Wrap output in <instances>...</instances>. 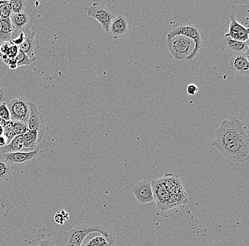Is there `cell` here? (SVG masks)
Here are the masks:
<instances>
[{
  "label": "cell",
  "mask_w": 249,
  "mask_h": 246,
  "mask_svg": "<svg viewBox=\"0 0 249 246\" xmlns=\"http://www.w3.org/2000/svg\"><path fill=\"white\" fill-rule=\"evenodd\" d=\"M225 37L241 42H249V31L248 28L243 26L238 22L234 15H230L229 32L225 34Z\"/></svg>",
  "instance_id": "obj_11"
},
{
  "label": "cell",
  "mask_w": 249,
  "mask_h": 246,
  "mask_svg": "<svg viewBox=\"0 0 249 246\" xmlns=\"http://www.w3.org/2000/svg\"><path fill=\"white\" fill-rule=\"evenodd\" d=\"M26 1L24 0H11L9 1L12 14H18L24 12Z\"/></svg>",
  "instance_id": "obj_23"
},
{
  "label": "cell",
  "mask_w": 249,
  "mask_h": 246,
  "mask_svg": "<svg viewBox=\"0 0 249 246\" xmlns=\"http://www.w3.org/2000/svg\"><path fill=\"white\" fill-rule=\"evenodd\" d=\"M0 117L5 122L11 121L10 113L6 102H2L0 103Z\"/></svg>",
  "instance_id": "obj_27"
},
{
  "label": "cell",
  "mask_w": 249,
  "mask_h": 246,
  "mask_svg": "<svg viewBox=\"0 0 249 246\" xmlns=\"http://www.w3.org/2000/svg\"><path fill=\"white\" fill-rule=\"evenodd\" d=\"M161 180L170 195H174L185 191L180 176L178 175L167 173L161 177Z\"/></svg>",
  "instance_id": "obj_17"
},
{
  "label": "cell",
  "mask_w": 249,
  "mask_h": 246,
  "mask_svg": "<svg viewBox=\"0 0 249 246\" xmlns=\"http://www.w3.org/2000/svg\"><path fill=\"white\" fill-rule=\"evenodd\" d=\"M10 113L11 121H20L27 124L30 114L29 101L23 98H17L7 104Z\"/></svg>",
  "instance_id": "obj_4"
},
{
  "label": "cell",
  "mask_w": 249,
  "mask_h": 246,
  "mask_svg": "<svg viewBox=\"0 0 249 246\" xmlns=\"http://www.w3.org/2000/svg\"><path fill=\"white\" fill-rule=\"evenodd\" d=\"M54 221L56 224H59V225H63L64 223L66 222L64 219L63 216L60 211H58V212L56 213L54 216Z\"/></svg>",
  "instance_id": "obj_33"
},
{
  "label": "cell",
  "mask_w": 249,
  "mask_h": 246,
  "mask_svg": "<svg viewBox=\"0 0 249 246\" xmlns=\"http://www.w3.org/2000/svg\"><path fill=\"white\" fill-rule=\"evenodd\" d=\"M4 135V129H3V127L0 126V135Z\"/></svg>",
  "instance_id": "obj_38"
},
{
  "label": "cell",
  "mask_w": 249,
  "mask_h": 246,
  "mask_svg": "<svg viewBox=\"0 0 249 246\" xmlns=\"http://www.w3.org/2000/svg\"><path fill=\"white\" fill-rule=\"evenodd\" d=\"M11 169L9 165L3 160L0 155V180L7 181L11 178Z\"/></svg>",
  "instance_id": "obj_22"
},
{
  "label": "cell",
  "mask_w": 249,
  "mask_h": 246,
  "mask_svg": "<svg viewBox=\"0 0 249 246\" xmlns=\"http://www.w3.org/2000/svg\"><path fill=\"white\" fill-rule=\"evenodd\" d=\"M230 66L231 71L241 77L249 76V52L244 54L233 55L230 59Z\"/></svg>",
  "instance_id": "obj_13"
},
{
  "label": "cell",
  "mask_w": 249,
  "mask_h": 246,
  "mask_svg": "<svg viewBox=\"0 0 249 246\" xmlns=\"http://www.w3.org/2000/svg\"><path fill=\"white\" fill-rule=\"evenodd\" d=\"M29 105L30 114L27 122L28 129L29 130L45 132V123L43 116L39 112L36 105L31 102H29Z\"/></svg>",
  "instance_id": "obj_14"
},
{
  "label": "cell",
  "mask_w": 249,
  "mask_h": 246,
  "mask_svg": "<svg viewBox=\"0 0 249 246\" xmlns=\"http://www.w3.org/2000/svg\"><path fill=\"white\" fill-rule=\"evenodd\" d=\"M12 15L9 1H0V19H5Z\"/></svg>",
  "instance_id": "obj_25"
},
{
  "label": "cell",
  "mask_w": 249,
  "mask_h": 246,
  "mask_svg": "<svg viewBox=\"0 0 249 246\" xmlns=\"http://www.w3.org/2000/svg\"><path fill=\"white\" fill-rule=\"evenodd\" d=\"M44 246H58L57 243L50 238H44Z\"/></svg>",
  "instance_id": "obj_34"
},
{
  "label": "cell",
  "mask_w": 249,
  "mask_h": 246,
  "mask_svg": "<svg viewBox=\"0 0 249 246\" xmlns=\"http://www.w3.org/2000/svg\"><path fill=\"white\" fill-rule=\"evenodd\" d=\"M129 31V22L127 18L122 15L113 17L109 26L108 32L114 39L124 38Z\"/></svg>",
  "instance_id": "obj_12"
},
{
  "label": "cell",
  "mask_w": 249,
  "mask_h": 246,
  "mask_svg": "<svg viewBox=\"0 0 249 246\" xmlns=\"http://www.w3.org/2000/svg\"><path fill=\"white\" fill-rule=\"evenodd\" d=\"M7 145V139L4 135H0V149Z\"/></svg>",
  "instance_id": "obj_35"
},
{
  "label": "cell",
  "mask_w": 249,
  "mask_h": 246,
  "mask_svg": "<svg viewBox=\"0 0 249 246\" xmlns=\"http://www.w3.org/2000/svg\"><path fill=\"white\" fill-rule=\"evenodd\" d=\"M12 121V127L16 136L17 135H23L28 132L27 124L20 121Z\"/></svg>",
  "instance_id": "obj_24"
},
{
  "label": "cell",
  "mask_w": 249,
  "mask_h": 246,
  "mask_svg": "<svg viewBox=\"0 0 249 246\" xmlns=\"http://www.w3.org/2000/svg\"><path fill=\"white\" fill-rule=\"evenodd\" d=\"M154 199L157 203V207L161 211L171 209V195L166 189L161 178L151 182Z\"/></svg>",
  "instance_id": "obj_5"
},
{
  "label": "cell",
  "mask_w": 249,
  "mask_h": 246,
  "mask_svg": "<svg viewBox=\"0 0 249 246\" xmlns=\"http://www.w3.org/2000/svg\"><path fill=\"white\" fill-rule=\"evenodd\" d=\"M11 46H12V44L9 42L1 43V44H0V56L7 55Z\"/></svg>",
  "instance_id": "obj_32"
},
{
  "label": "cell",
  "mask_w": 249,
  "mask_h": 246,
  "mask_svg": "<svg viewBox=\"0 0 249 246\" xmlns=\"http://www.w3.org/2000/svg\"><path fill=\"white\" fill-rule=\"evenodd\" d=\"M18 52H19V48L18 46L12 45L8 51L7 56L9 59H15V57L18 55Z\"/></svg>",
  "instance_id": "obj_30"
},
{
  "label": "cell",
  "mask_w": 249,
  "mask_h": 246,
  "mask_svg": "<svg viewBox=\"0 0 249 246\" xmlns=\"http://www.w3.org/2000/svg\"><path fill=\"white\" fill-rule=\"evenodd\" d=\"M86 237L81 246H114L116 238L113 235L111 237L107 238L97 232H93Z\"/></svg>",
  "instance_id": "obj_16"
},
{
  "label": "cell",
  "mask_w": 249,
  "mask_h": 246,
  "mask_svg": "<svg viewBox=\"0 0 249 246\" xmlns=\"http://www.w3.org/2000/svg\"><path fill=\"white\" fill-rule=\"evenodd\" d=\"M93 232L101 233L107 238L111 237L114 235L101 226L87 224L76 225L71 229L64 233L65 246H81L86 237Z\"/></svg>",
  "instance_id": "obj_3"
},
{
  "label": "cell",
  "mask_w": 249,
  "mask_h": 246,
  "mask_svg": "<svg viewBox=\"0 0 249 246\" xmlns=\"http://www.w3.org/2000/svg\"><path fill=\"white\" fill-rule=\"evenodd\" d=\"M45 132L39 131L28 130L26 133L23 134L22 151H27L26 152H31L36 150L37 145L41 142L44 136Z\"/></svg>",
  "instance_id": "obj_15"
},
{
  "label": "cell",
  "mask_w": 249,
  "mask_h": 246,
  "mask_svg": "<svg viewBox=\"0 0 249 246\" xmlns=\"http://www.w3.org/2000/svg\"><path fill=\"white\" fill-rule=\"evenodd\" d=\"M22 136L23 135L15 136L9 144L6 145L5 146L0 149V154L19 152V151H22Z\"/></svg>",
  "instance_id": "obj_21"
},
{
  "label": "cell",
  "mask_w": 249,
  "mask_h": 246,
  "mask_svg": "<svg viewBox=\"0 0 249 246\" xmlns=\"http://www.w3.org/2000/svg\"><path fill=\"white\" fill-rule=\"evenodd\" d=\"M87 16L95 19L99 21L104 31L108 32L110 22L114 17V15L109 9L99 3H93L87 9Z\"/></svg>",
  "instance_id": "obj_6"
},
{
  "label": "cell",
  "mask_w": 249,
  "mask_h": 246,
  "mask_svg": "<svg viewBox=\"0 0 249 246\" xmlns=\"http://www.w3.org/2000/svg\"><path fill=\"white\" fill-rule=\"evenodd\" d=\"M212 146L234 163L249 156V138L245 121L241 116L223 120L216 130Z\"/></svg>",
  "instance_id": "obj_1"
},
{
  "label": "cell",
  "mask_w": 249,
  "mask_h": 246,
  "mask_svg": "<svg viewBox=\"0 0 249 246\" xmlns=\"http://www.w3.org/2000/svg\"><path fill=\"white\" fill-rule=\"evenodd\" d=\"M132 192L136 200L142 205H146L155 201L151 182L146 180L138 182L132 187Z\"/></svg>",
  "instance_id": "obj_9"
},
{
  "label": "cell",
  "mask_w": 249,
  "mask_h": 246,
  "mask_svg": "<svg viewBox=\"0 0 249 246\" xmlns=\"http://www.w3.org/2000/svg\"><path fill=\"white\" fill-rule=\"evenodd\" d=\"M39 149L31 151V152H9V153L0 154L3 160L7 163L9 166L16 165V166H23L29 162L32 161L38 156Z\"/></svg>",
  "instance_id": "obj_8"
},
{
  "label": "cell",
  "mask_w": 249,
  "mask_h": 246,
  "mask_svg": "<svg viewBox=\"0 0 249 246\" xmlns=\"http://www.w3.org/2000/svg\"><path fill=\"white\" fill-rule=\"evenodd\" d=\"M199 88L196 84H189L187 86L186 92L187 94L191 96H194L198 93Z\"/></svg>",
  "instance_id": "obj_31"
},
{
  "label": "cell",
  "mask_w": 249,
  "mask_h": 246,
  "mask_svg": "<svg viewBox=\"0 0 249 246\" xmlns=\"http://www.w3.org/2000/svg\"><path fill=\"white\" fill-rule=\"evenodd\" d=\"M4 123H5V121H3V120L1 119V117H0V126L3 127V126H4Z\"/></svg>",
  "instance_id": "obj_39"
},
{
  "label": "cell",
  "mask_w": 249,
  "mask_h": 246,
  "mask_svg": "<svg viewBox=\"0 0 249 246\" xmlns=\"http://www.w3.org/2000/svg\"><path fill=\"white\" fill-rule=\"evenodd\" d=\"M60 211L62 214V216H63L65 221L68 220V219H70V216L69 213L67 212V211H65L64 209H62L61 211Z\"/></svg>",
  "instance_id": "obj_36"
},
{
  "label": "cell",
  "mask_w": 249,
  "mask_h": 246,
  "mask_svg": "<svg viewBox=\"0 0 249 246\" xmlns=\"http://www.w3.org/2000/svg\"><path fill=\"white\" fill-rule=\"evenodd\" d=\"M25 36L22 31L21 32L18 33V37H15L13 39L11 40L10 43L12 45H15V46H18L19 47L23 42L24 41Z\"/></svg>",
  "instance_id": "obj_29"
},
{
  "label": "cell",
  "mask_w": 249,
  "mask_h": 246,
  "mask_svg": "<svg viewBox=\"0 0 249 246\" xmlns=\"http://www.w3.org/2000/svg\"><path fill=\"white\" fill-rule=\"evenodd\" d=\"M15 34V30L12 27L10 19H0V42H9L14 38V34Z\"/></svg>",
  "instance_id": "obj_19"
},
{
  "label": "cell",
  "mask_w": 249,
  "mask_h": 246,
  "mask_svg": "<svg viewBox=\"0 0 249 246\" xmlns=\"http://www.w3.org/2000/svg\"><path fill=\"white\" fill-rule=\"evenodd\" d=\"M44 235L42 233H38L37 236L33 238L30 242L29 246H44Z\"/></svg>",
  "instance_id": "obj_28"
},
{
  "label": "cell",
  "mask_w": 249,
  "mask_h": 246,
  "mask_svg": "<svg viewBox=\"0 0 249 246\" xmlns=\"http://www.w3.org/2000/svg\"><path fill=\"white\" fill-rule=\"evenodd\" d=\"M166 44L171 56L179 61L194 60L201 48L194 40L181 35L167 37Z\"/></svg>",
  "instance_id": "obj_2"
},
{
  "label": "cell",
  "mask_w": 249,
  "mask_h": 246,
  "mask_svg": "<svg viewBox=\"0 0 249 246\" xmlns=\"http://www.w3.org/2000/svg\"><path fill=\"white\" fill-rule=\"evenodd\" d=\"M3 99H4V92H3L2 89L0 87V103L2 102Z\"/></svg>",
  "instance_id": "obj_37"
},
{
  "label": "cell",
  "mask_w": 249,
  "mask_h": 246,
  "mask_svg": "<svg viewBox=\"0 0 249 246\" xmlns=\"http://www.w3.org/2000/svg\"><path fill=\"white\" fill-rule=\"evenodd\" d=\"M22 32L24 34V41L18 47L19 51L26 54L31 59H36V55L39 49L38 40L36 39V33L29 28H24Z\"/></svg>",
  "instance_id": "obj_10"
},
{
  "label": "cell",
  "mask_w": 249,
  "mask_h": 246,
  "mask_svg": "<svg viewBox=\"0 0 249 246\" xmlns=\"http://www.w3.org/2000/svg\"><path fill=\"white\" fill-rule=\"evenodd\" d=\"M223 46L227 51L232 53L233 55L249 52V42L237 41L228 37H224Z\"/></svg>",
  "instance_id": "obj_18"
},
{
  "label": "cell",
  "mask_w": 249,
  "mask_h": 246,
  "mask_svg": "<svg viewBox=\"0 0 249 246\" xmlns=\"http://www.w3.org/2000/svg\"><path fill=\"white\" fill-rule=\"evenodd\" d=\"M181 35L194 40L199 45L202 44V35L200 29L192 24H177L168 33L167 37Z\"/></svg>",
  "instance_id": "obj_7"
},
{
  "label": "cell",
  "mask_w": 249,
  "mask_h": 246,
  "mask_svg": "<svg viewBox=\"0 0 249 246\" xmlns=\"http://www.w3.org/2000/svg\"><path fill=\"white\" fill-rule=\"evenodd\" d=\"M11 23H12V27L15 33H19L24 29L26 24L29 23V17L27 14L25 12L18 14H12L10 17Z\"/></svg>",
  "instance_id": "obj_20"
},
{
  "label": "cell",
  "mask_w": 249,
  "mask_h": 246,
  "mask_svg": "<svg viewBox=\"0 0 249 246\" xmlns=\"http://www.w3.org/2000/svg\"><path fill=\"white\" fill-rule=\"evenodd\" d=\"M36 59H31L28 57L26 54H23L21 51H19L18 55L15 57L16 63H17V68L23 65H28L35 60Z\"/></svg>",
  "instance_id": "obj_26"
}]
</instances>
